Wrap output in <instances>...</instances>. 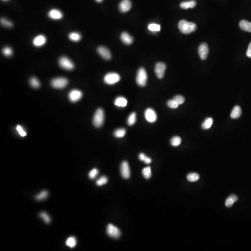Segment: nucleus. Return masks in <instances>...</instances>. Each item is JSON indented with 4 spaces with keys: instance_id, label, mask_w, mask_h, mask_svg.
I'll return each mask as SVG.
<instances>
[{
    "instance_id": "nucleus-1",
    "label": "nucleus",
    "mask_w": 251,
    "mask_h": 251,
    "mask_svg": "<svg viewBox=\"0 0 251 251\" xmlns=\"http://www.w3.org/2000/svg\"><path fill=\"white\" fill-rule=\"evenodd\" d=\"M178 28L181 33L184 34H189L194 32L197 29V26L193 22H189L183 20L180 21Z\"/></svg>"
},
{
    "instance_id": "nucleus-2",
    "label": "nucleus",
    "mask_w": 251,
    "mask_h": 251,
    "mask_svg": "<svg viewBox=\"0 0 251 251\" xmlns=\"http://www.w3.org/2000/svg\"><path fill=\"white\" fill-rule=\"evenodd\" d=\"M105 119V114L104 111L101 108H99L96 110L94 114L93 120L94 125L96 127L102 126Z\"/></svg>"
},
{
    "instance_id": "nucleus-3",
    "label": "nucleus",
    "mask_w": 251,
    "mask_h": 251,
    "mask_svg": "<svg viewBox=\"0 0 251 251\" xmlns=\"http://www.w3.org/2000/svg\"><path fill=\"white\" fill-rule=\"evenodd\" d=\"M147 80V75L145 68H140L138 70L136 75V81L137 84L140 87L145 86Z\"/></svg>"
},
{
    "instance_id": "nucleus-4",
    "label": "nucleus",
    "mask_w": 251,
    "mask_h": 251,
    "mask_svg": "<svg viewBox=\"0 0 251 251\" xmlns=\"http://www.w3.org/2000/svg\"><path fill=\"white\" fill-rule=\"evenodd\" d=\"M59 65L61 68L67 70H72L74 68L73 62L68 57L62 56L59 59Z\"/></svg>"
},
{
    "instance_id": "nucleus-5",
    "label": "nucleus",
    "mask_w": 251,
    "mask_h": 251,
    "mask_svg": "<svg viewBox=\"0 0 251 251\" xmlns=\"http://www.w3.org/2000/svg\"><path fill=\"white\" fill-rule=\"evenodd\" d=\"M120 80L119 74L114 72L107 73L104 77V82L108 85H113L119 82Z\"/></svg>"
},
{
    "instance_id": "nucleus-6",
    "label": "nucleus",
    "mask_w": 251,
    "mask_h": 251,
    "mask_svg": "<svg viewBox=\"0 0 251 251\" xmlns=\"http://www.w3.org/2000/svg\"><path fill=\"white\" fill-rule=\"evenodd\" d=\"M68 80L64 77H58L52 80L51 82V86L54 88L61 89L67 86Z\"/></svg>"
},
{
    "instance_id": "nucleus-7",
    "label": "nucleus",
    "mask_w": 251,
    "mask_h": 251,
    "mask_svg": "<svg viewBox=\"0 0 251 251\" xmlns=\"http://www.w3.org/2000/svg\"><path fill=\"white\" fill-rule=\"evenodd\" d=\"M107 233L108 236L114 239L119 238L121 235V232L119 229L111 224H108L107 225Z\"/></svg>"
},
{
    "instance_id": "nucleus-8",
    "label": "nucleus",
    "mask_w": 251,
    "mask_h": 251,
    "mask_svg": "<svg viewBox=\"0 0 251 251\" xmlns=\"http://www.w3.org/2000/svg\"><path fill=\"white\" fill-rule=\"evenodd\" d=\"M167 66L163 62H158L156 64L154 68L156 76L159 79H162L164 77Z\"/></svg>"
},
{
    "instance_id": "nucleus-9",
    "label": "nucleus",
    "mask_w": 251,
    "mask_h": 251,
    "mask_svg": "<svg viewBox=\"0 0 251 251\" xmlns=\"http://www.w3.org/2000/svg\"><path fill=\"white\" fill-rule=\"evenodd\" d=\"M145 117L148 122L154 123L157 120V115L156 112L152 108H148L145 112Z\"/></svg>"
},
{
    "instance_id": "nucleus-10",
    "label": "nucleus",
    "mask_w": 251,
    "mask_h": 251,
    "mask_svg": "<svg viewBox=\"0 0 251 251\" xmlns=\"http://www.w3.org/2000/svg\"><path fill=\"white\" fill-rule=\"evenodd\" d=\"M198 53L200 59L205 60L208 56L209 53V48L206 43H203L199 46L198 48Z\"/></svg>"
},
{
    "instance_id": "nucleus-11",
    "label": "nucleus",
    "mask_w": 251,
    "mask_h": 251,
    "mask_svg": "<svg viewBox=\"0 0 251 251\" xmlns=\"http://www.w3.org/2000/svg\"><path fill=\"white\" fill-rule=\"evenodd\" d=\"M82 96V92L77 89L72 90L68 94V98L71 102H75L79 101Z\"/></svg>"
},
{
    "instance_id": "nucleus-12",
    "label": "nucleus",
    "mask_w": 251,
    "mask_h": 251,
    "mask_svg": "<svg viewBox=\"0 0 251 251\" xmlns=\"http://www.w3.org/2000/svg\"><path fill=\"white\" fill-rule=\"evenodd\" d=\"M121 176L124 179H127L130 177V170L129 165L127 161H123L121 166Z\"/></svg>"
},
{
    "instance_id": "nucleus-13",
    "label": "nucleus",
    "mask_w": 251,
    "mask_h": 251,
    "mask_svg": "<svg viewBox=\"0 0 251 251\" xmlns=\"http://www.w3.org/2000/svg\"><path fill=\"white\" fill-rule=\"evenodd\" d=\"M97 51L98 53L105 60H109L111 59V52L107 48L104 46H100L97 48Z\"/></svg>"
},
{
    "instance_id": "nucleus-14",
    "label": "nucleus",
    "mask_w": 251,
    "mask_h": 251,
    "mask_svg": "<svg viewBox=\"0 0 251 251\" xmlns=\"http://www.w3.org/2000/svg\"><path fill=\"white\" fill-rule=\"evenodd\" d=\"M132 7V3L130 0H122L119 5L120 11L122 13L128 12Z\"/></svg>"
},
{
    "instance_id": "nucleus-15",
    "label": "nucleus",
    "mask_w": 251,
    "mask_h": 251,
    "mask_svg": "<svg viewBox=\"0 0 251 251\" xmlns=\"http://www.w3.org/2000/svg\"><path fill=\"white\" fill-rule=\"evenodd\" d=\"M48 16L53 20H58L63 17V14L60 10L57 9H52L48 13Z\"/></svg>"
},
{
    "instance_id": "nucleus-16",
    "label": "nucleus",
    "mask_w": 251,
    "mask_h": 251,
    "mask_svg": "<svg viewBox=\"0 0 251 251\" xmlns=\"http://www.w3.org/2000/svg\"><path fill=\"white\" fill-rule=\"evenodd\" d=\"M47 39L46 37L43 35H39L36 36L33 41V45L35 47H40L43 46L46 43Z\"/></svg>"
},
{
    "instance_id": "nucleus-17",
    "label": "nucleus",
    "mask_w": 251,
    "mask_h": 251,
    "mask_svg": "<svg viewBox=\"0 0 251 251\" xmlns=\"http://www.w3.org/2000/svg\"><path fill=\"white\" fill-rule=\"evenodd\" d=\"M121 41L127 45H130L133 42V38L127 32H123L121 35Z\"/></svg>"
},
{
    "instance_id": "nucleus-18",
    "label": "nucleus",
    "mask_w": 251,
    "mask_h": 251,
    "mask_svg": "<svg viewBox=\"0 0 251 251\" xmlns=\"http://www.w3.org/2000/svg\"><path fill=\"white\" fill-rule=\"evenodd\" d=\"M238 200V197L235 194H232L229 196L226 200L225 206L228 208L232 207L234 203Z\"/></svg>"
},
{
    "instance_id": "nucleus-19",
    "label": "nucleus",
    "mask_w": 251,
    "mask_h": 251,
    "mask_svg": "<svg viewBox=\"0 0 251 251\" xmlns=\"http://www.w3.org/2000/svg\"><path fill=\"white\" fill-rule=\"evenodd\" d=\"M114 104L119 107H125L127 105V101L125 97L119 96L115 99Z\"/></svg>"
},
{
    "instance_id": "nucleus-20",
    "label": "nucleus",
    "mask_w": 251,
    "mask_h": 251,
    "mask_svg": "<svg viewBox=\"0 0 251 251\" xmlns=\"http://www.w3.org/2000/svg\"><path fill=\"white\" fill-rule=\"evenodd\" d=\"M196 2L194 0H191L189 1L183 2L180 4V7L182 9H187L188 8H193L195 7Z\"/></svg>"
},
{
    "instance_id": "nucleus-21",
    "label": "nucleus",
    "mask_w": 251,
    "mask_h": 251,
    "mask_svg": "<svg viewBox=\"0 0 251 251\" xmlns=\"http://www.w3.org/2000/svg\"><path fill=\"white\" fill-rule=\"evenodd\" d=\"M239 26L242 30L251 33V22L243 20L239 22Z\"/></svg>"
},
{
    "instance_id": "nucleus-22",
    "label": "nucleus",
    "mask_w": 251,
    "mask_h": 251,
    "mask_svg": "<svg viewBox=\"0 0 251 251\" xmlns=\"http://www.w3.org/2000/svg\"><path fill=\"white\" fill-rule=\"evenodd\" d=\"M241 113L242 111L240 107L239 106H235L231 112V117L233 119H238L241 116Z\"/></svg>"
},
{
    "instance_id": "nucleus-23",
    "label": "nucleus",
    "mask_w": 251,
    "mask_h": 251,
    "mask_svg": "<svg viewBox=\"0 0 251 251\" xmlns=\"http://www.w3.org/2000/svg\"><path fill=\"white\" fill-rule=\"evenodd\" d=\"M213 119L212 118H206L205 120L204 121L202 124V128L205 130H207L211 128L213 123Z\"/></svg>"
},
{
    "instance_id": "nucleus-24",
    "label": "nucleus",
    "mask_w": 251,
    "mask_h": 251,
    "mask_svg": "<svg viewBox=\"0 0 251 251\" xmlns=\"http://www.w3.org/2000/svg\"><path fill=\"white\" fill-rule=\"evenodd\" d=\"M76 244H77V240H76L75 237H73V236L69 237L66 240V245L70 247V248H72L75 247L76 246Z\"/></svg>"
},
{
    "instance_id": "nucleus-25",
    "label": "nucleus",
    "mask_w": 251,
    "mask_h": 251,
    "mask_svg": "<svg viewBox=\"0 0 251 251\" xmlns=\"http://www.w3.org/2000/svg\"><path fill=\"white\" fill-rule=\"evenodd\" d=\"M81 35L77 32H72L68 35V38L70 40L74 42L79 41L81 39Z\"/></svg>"
},
{
    "instance_id": "nucleus-26",
    "label": "nucleus",
    "mask_w": 251,
    "mask_h": 251,
    "mask_svg": "<svg viewBox=\"0 0 251 251\" xmlns=\"http://www.w3.org/2000/svg\"><path fill=\"white\" fill-rule=\"evenodd\" d=\"M48 195V191L46 190H43L35 196V200L37 201L44 200L47 198Z\"/></svg>"
},
{
    "instance_id": "nucleus-27",
    "label": "nucleus",
    "mask_w": 251,
    "mask_h": 251,
    "mask_svg": "<svg viewBox=\"0 0 251 251\" xmlns=\"http://www.w3.org/2000/svg\"><path fill=\"white\" fill-rule=\"evenodd\" d=\"M200 179L199 174L194 173H189L187 176V179L190 182H193L198 181Z\"/></svg>"
},
{
    "instance_id": "nucleus-28",
    "label": "nucleus",
    "mask_w": 251,
    "mask_h": 251,
    "mask_svg": "<svg viewBox=\"0 0 251 251\" xmlns=\"http://www.w3.org/2000/svg\"><path fill=\"white\" fill-rule=\"evenodd\" d=\"M181 139L179 136H175L173 137L170 140V144L173 147H178L181 144Z\"/></svg>"
},
{
    "instance_id": "nucleus-29",
    "label": "nucleus",
    "mask_w": 251,
    "mask_h": 251,
    "mask_svg": "<svg viewBox=\"0 0 251 251\" xmlns=\"http://www.w3.org/2000/svg\"><path fill=\"white\" fill-rule=\"evenodd\" d=\"M126 133V130L125 128H119L114 131V134L117 138H122L125 136Z\"/></svg>"
},
{
    "instance_id": "nucleus-30",
    "label": "nucleus",
    "mask_w": 251,
    "mask_h": 251,
    "mask_svg": "<svg viewBox=\"0 0 251 251\" xmlns=\"http://www.w3.org/2000/svg\"><path fill=\"white\" fill-rule=\"evenodd\" d=\"M136 121V114L134 112H133L128 116L127 118V123L129 126H133L135 124Z\"/></svg>"
},
{
    "instance_id": "nucleus-31",
    "label": "nucleus",
    "mask_w": 251,
    "mask_h": 251,
    "mask_svg": "<svg viewBox=\"0 0 251 251\" xmlns=\"http://www.w3.org/2000/svg\"><path fill=\"white\" fill-rule=\"evenodd\" d=\"M142 173L144 178H146V179H148L151 177V175H152L151 167H147L143 168V170H142Z\"/></svg>"
},
{
    "instance_id": "nucleus-32",
    "label": "nucleus",
    "mask_w": 251,
    "mask_h": 251,
    "mask_svg": "<svg viewBox=\"0 0 251 251\" xmlns=\"http://www.w3.org/2000/svg\"><path fill=\"white\" fill-rule=\"evenodd\" d=\"M29 83L32 87L37 88L40 86V82L36 77H32L29 81Z\"/></svg>"
},
{
    "instance_id": "nucleus-33",
    "label": "nucleus",
    "mask_w": 251,
    "mask_h": 251,
    "mask_svg": "<svg viewBox=\"0 0 251 251\" xmlns=\"http://www.w3.org/2000/svg\"><path fill=\"white\" fill-rule=\"evenodd\" d=\"M108 181L107 177L105 176H102L99 178L96 182V184L98 186H101L106 184Z\"/></svg>"
},
{
    "instance_id": "nucleus-34",
    "label": "nucleus",
    "mask_w": 251,
    "mask_h": 251,
    "mask_svg": "<svg viewBox=\"0 0 251 251\" xmlns=\"http://www.w3.org/2000/svg\"><path fill=\"white\" fill-rule=\"evenodd\" d=\"M148 28L149 30L153 32H158L160 31V26L156 23H151L148 25Z\"/></svg>"
},
{
    "instance_id": "nucleus-35",
    "label": "nucleus",
    "mask_w": 251,
    "mask_h": 251,
    "mask_svg": "<svg viewBox=\"0 0 251 251\" xmlns=\"http://www.w3.org/2000/svg\"><path fill=\"white\" fill-rule=\"evenodd\" d=\"M40 217L44 220L46 224H49L51 221V219L49 215L46 212H41L40 213Z\"/></svg>"
},
{
    "instance_id": "nucleus-36",
    "label": "nucleus",
    "mask_w": 251,
    "mask_h": 251,
    "mask_svg": "<svg viewBox=\"0 0 251 251\" xmlns=\"http://www.w3.org/2000/svg\"><path fill=\"white\" fill-rule=\"evenodd\" d=\"M1 23L2 26L5 27L11 28L13 26V23L10 21L8 20L6 18H2L1 19Z\"/></svg>"
},
{
    "instance_id": "nucleus-37",
    "label": "nucleus",
    "mask_w": 251,
    "mask_h": 251,
    "mask_svg": "<svg viewBox=\"0 0 251 251\" xmlns=\"http://www.w3.org/2000/svg\"><path fill=\"white\" fill-rule=\"evenodd\" d=\"M2 53L5 56L7 57H9L12 55L13 54V50L12 48L9 47H6L2 49Z\"/></svg>"
},
{
    "instance_id": "nucleus-38",
    "label": "nucleus",
    "mask_w": 251,
    "mask_h": 251,
    "mask_svg": "<svg viewBox=\"0 0 251 251\" xmlns=\"http://www.w3.org/2000/svg\"><path fill=\"white\" fill-rule=\"evenodd\" d=\"M167 105L169 108H172V109L178 108L179 106V105L176 101H174L173 99L168 101L167 102Z\"/></svg>"
},
{
    "instance_id": "nucleus-39",
    "label": "nucleus",
    "mask_w": 251,
    "mask_h": 251,
    "mask_svg": "<svg viewBox=\"0 0 251 251\" xmlns=\"http://www.w3.org/2000/svg\"><path fill=\"white\" fill-rule=\"evenodd\" d=\"M98 173H99V171L97 168H94L92 170L89 172L88 173V176L90 179H94V178L97 176Z\"/></svg>"
},
{
    "instance_id": "nucleus-40",
    "label": "nucleus",
    "mask_w": 251,
    "mask_h": 251,
    "mask_svg": "<svg viewBox=\"0 0 251 251\" xmlns=\"http://www.w3.org/2000/svg\"><path fill=\"white\" fill-rule=\"evenodd\" d=\"M173 100L179 105L183 104L185 101V98L183 96L180 95H176L173 98Z\"/></svg>"
},
{
    "instance_id": "nucleus-41",
    "label": "nucleus",
    "mask_w": 251,
    "mask_h": 251,
    "mask_svg": "<svg viewBox=\"0 0 251 251\" xmlns=\"http://www.w3.org/2000/svg\"><path fill=\"white\" fill-rule=\"evenodd\" d=\"M16 130L17 131H18V133H19V134L21 135V136H22V137H24V136H26V132H25V130H24L23 128H22V127L20 125H18L17 127H16Z\"/></svg>"
},
{
    "instance_id": "nucleus-42",
    "label": "nucleus",
    "mask_w": 251,
    "mask_h": 251,
    "mask_svg": "<svg viewBox=\"0 0 251 251\" xmlns=\"http://www.w3.org/2000/svg\"><path fill=\"white\" fill-rule=\"evenodd\" d=\"M246 54L247 57L251 58V42L248 45V49L246 51Z\"/></svg>"
},
{
    "instance_id": "nucleus-43",
    "label": "nucleus",
    "mask_w": 251,
    "mask_h": 251,
    "mask_svg": "<svg viewBox=\"0 0 251 251\" xmlns=\"http://www.w3.org/2000/svg\"><path fill=\"white\" fill-rule=\"evenodd\" d=\"M143 161L146 164H150L152 162V160H151V158L146 156V157H145V159H144V161Z\"/></svg>"
},
{
    "instance_id": "nucleus-44",
    "label": "nucleus",
    "mask_w": 251,
    "mask_h": 251,
    "mask_svg": "<svg viewBox=\"0 0 251 251\" xmlns=\"http://www.w3.org/2000/svg\"><path fill=\"white\" fill-rule=\"evenodd\" d=\"M146 157V155H145L144 154L140 153L139 155V159L140 160L143 161Z\"/></svg>"
},
{
    "instance_id": "nucleus-45",
    "label": "nucleus",
    "mask_w": 251,
    "mask_h": 251,
    "mask_svg": "<svg viewBox=\"0 0 251 251\" xmlns=\"http://www.w3.org/2000/svg\"><path fill=\"white\" fill-rule=\"evenodd\" d=\"M103 0H95V1L97 2H101Z\"/></svg>"
},
{
    "instance_id": "nucleus-46",
    "label": "nucleus",
    "mask_w": 251,
    "mask_h": 251,
    "mask_svg": "<svg viewBox=\"0 0 251 251\" xmlns=\"http://www.w3.org/2000/svg\"><path fill=\"white\" fill-rule=\"evenodd\" d=\"M3 1H7L8 0H3Z\"/></svg>"
}]
</instances>
